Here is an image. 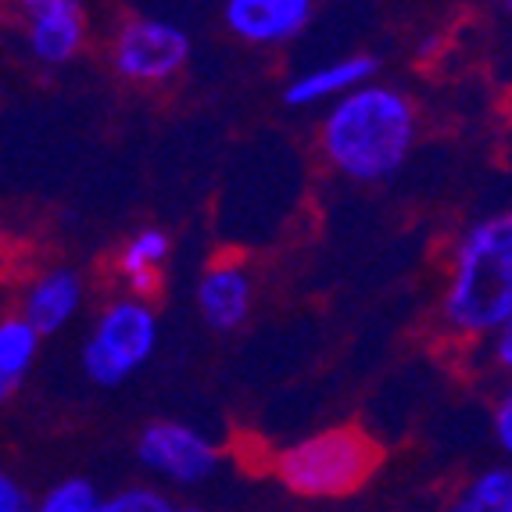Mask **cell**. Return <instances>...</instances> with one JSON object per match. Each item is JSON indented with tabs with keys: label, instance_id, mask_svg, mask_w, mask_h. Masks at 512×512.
<instances>
[{
	"label": "cell",
	"instance_id": "cell-18",
	"mask_svg": "<svg viewBox=\"0 0 512 512\" xmlns=\"http://www.w3.org/2000/svg\"><path fill=\"white\" fill-rule=\"evenodd\" d=\"M495 434H498V444H502L505 455H509V462H512V387L498 398V405H495Z\"/></svg>",
	"mask_w": 512,
	"mask_h": 512
},
{
	"label": "cell",
	"instance_id": "cell-14",
	"mask_svg": "<svg viewBox=\"0 0 512 512\" xmlns=\"http://www.w3.org/2000/svg\"><path fill=\"white\" fill-rule=\"evenodd\" d=\"M444 512H512V466L477 473Z\"/></svg>",
	"mask_w": 512,
	"mask_h": 512
},
{
	"label": "cell",
	"instance_id": "cell-6",
	"mask_svg": "<svg viewBox=\"0 0 512 512\" xmlns=\"http://www.w3.org/2000/svg\"><path fill=\"white\" fill-rule=\"evenodd\" d=\"M137 459L158 477L172 480L180 487L205 484L219 470V444L201 430L176 423V419H158L147 423L137 437Z\"/></svg>",
	"mask_w": 512,
	"mask_h": 512
},
{
	"label": "cell",
	"instance_id": "cell-15",
	"mask_svg": "<svg viewBox=\"0 0 512 512\" xmlns=\"http://www.w3.org/2000/svg\"><path fill=\"white\" fill-rule=\"evenodd\" d=\"M104 498L97 495V487L83 477H69L54 484L47 495L36 502V512H97Z\"/></svg>",
	"mask_w": 512,
	"mask_h": 512
},
{
	"label": "cell",
	"instance_id": "cell-9",
	"mask_svg": "<svg viewBox=\"0 0 512 512\" xmlns=\"http://www.w3.org/2000/svg\"><path fill=\"white\" fill-rule=\"evenodd\" d=\"M251 276L240 269L237 262H219L212 265L201 283H197V308L212 330H237L244 319L251 316Z\"/></svg>",
	"mask_w": 512,
	"mask_h": 512
},
{
	"label": "cell",
	"instance_id": "cell-19",
	"mask_svg": "<svg viewBox=\"0 0 512 512\" xmlns=\"http://www.w3.org/2000/svg\"><path fill=\"white\" fill-rule=\"evenodd\" d=\"M491 355H495V366L512 376V323L491 337Z\"/></svg>",
	"mask_w": 512,
	"mask_h": 512
},
{
	"label": "cell",
	"instance_id": "cell-12",
	"mask_svg": "<svg viewBox=\"0 0 512 512\" xmlns=\"http://www.w3.org/2000/svg\"><path fill=\"white\" fill-rule=\"evenodd\" d=\"M169 233L165 230H140L137 237H129V244L119 255V269L122 276L133 287V298H151L158 291V265L169 258Z\"/></svg>",
	"mask_w": 512,
	"mask_h": 512
},
{
	"label": "cell",
	"instance_id": "cell-16",
	"mask_svg": "<svg viewBox=\"0 0 512 512\" xmlns=\"http://www.w3.org/2000/svg\"><path fill=\"white\" fill-rule=\"evenodd\" d=\"M172 509L176 505L162 491H154V487H126L119 495L104 498L97 512H172Z\"/></svg>",
	"mask_w": 512,
	"mask_h": 512
},
{
	"label": "cell",
	"instance_id": "cell-11",
	"mask_svg": "<svg viewBox=\"0 0 512 512\" xmlns=\"http://www.w3.org/2000/svg\"><path fill=\"white\" fill-rule=\"evenodd\" d=\"M79 301H83V280L72 269H47L29 283L26 298H22V319L40 337H47L76 316Z\"/></svg>",
	"mask_w": 512,
	"mask_h": 512
},
{
	"label": "cell",
	"instance_id": "cell-2",
	"mask_svg": "<svg viewBox=\"0 0 512 512\" xmlns=\"http://www.w3.org/2000/svg\"><path fill=\"white\" fill-rule=\"evenodd\" d=\"M441 316L459 337H495L512 323V212L477 222L459 240Z\"/></svg>",
	"mask_w": 512,
	"mask_h": 512
},
{
	"label": "cell",
	"instance_id": "cell-21",
	"mask_svg": "<svg viewBox=\"0 0 512 512\" xmlns=\"http://www.w3.org/2000/svg\"><path fill=\"white\" fill-rule=\"evenodd\" d=\"M505 15H509V18H512V0H509V4H505Z\"/></svg>",
	"mask_w": 512,
	"mask_h": 512
},
{
	"label": "cell",
	"instance_id": "cell-8",
	"mask_svg": "<svg viewBox=\"0 0 512 512\" xmlns=\"http://www.w3.org/2000/svg\"><path fill=\"white\" fill-rule=\"evenodd\" d=\"M230 33L248 43H287L312 22L308 0H230L222 8Z\"/></svg>",
	"mask_w": 512,
	"mask_h": 512
},
{
	"label": "cell",
	"instance_id": "cell-1",
	"mask_svg": "<svg viewBox=\"0 0 512 512\" xmlns=\"http://www.w3.org/2000/svg\"><path fill=\"white\" fill-rule=\"evenodd\" d=\"M416 144V108L384 83H369L326 111L319 147L326 162L355 183L391 180Z\"/></svg>",
	"mask_w": 512,
	"mask_h": 512
},
{
	"label": "cell",
	"instance_id": "cell-5",
	"mask_svg": "<svg viewBox=\"0 0 512 512\" xmlns=\"http://www.w3.org/2000/svg\"><path fill=\"white\" fill-rule=\"evenodd\" d=\"M115 69L137 83H165L190 61V36L176 22L137 15L115 33Z\"/></svg>",
	"mask_w": 512,
	"mask_h": 512
},
{
	"label": "cell",
	"instance_id": "cell-17",
	"mask_svg": "<svg viewBox=\"0 0 512 512\" xmlns=\"http://www.w3.org/2000/svg\"><path fill=\"white\" fill-rule=\"evenodd\" d=\"M0 512H36V505L29 502V495L22 491L15 477H0Z\"/></svg>",
	"mask_w": 512,
	"mask_h": 512
},
{
	"label": "cell",
	"instance_id": "cell-7",
	"mask_svg": "<svg viewBox=\"0 0 512 512\" xmlns=\"http://www.w3.org/2000/svg\"><path fill=\"white\" fill-rule=\"evenodd\" d=\"M22 15L26 47L40 65H65L83 51L86 11L76 0H29Z\"/></svg>",
	"mask_w": 512,
	"mask_h": 512
},
{
	"label": "cell",
	"instance_id": "cell-3",
	"mask_svg": "<svg viewBox=\"0 0 512 512\" xmlns=\"http://www.w3.org/2000/svg\"><path fill=\"white\" fill-rule=\"evenodd\" d=\"M380 466V444L359 427H333L283 448L276 477L301 498H341L359 491Z\"/></svg>",
	"mask_w": 512,
	"mask_h": 512
},
{
	"label": "cell",
	"instance_id": "cell-13",
	"mask_svg": "<svg viewBox=\"0 0 512 512\" xmlns=\"http://www.w3.org/2000/svg\"><path fill=\"white\" fill-rule=\"evenodd\" d=\"M40 351V333L22 316H11L0 323V391L11 394L29 376Z\"/></svg>",
	"mask_w": 512,
	"mask_h": 512
},
{
	"label": "cell",
	"instance_id": "cell-20",
	"mask_svg": "<svg viewBox=\"0 0 512 512\" xmlns=\"http://www.w3.org/2000/svg\"><path fill=\"white\" fill-rule=\"evenodd\" d=\"M172 512H205V509H172Z\"/></svg>",
	"mask_w": 512,
	"mask_h": 512
},
{
	"label": "cell",
	"instance_id": "cell-4",
	"mask_svg": "<svg viewBox=\"0 0 512 512\" xmlns=\"http://www.w3.org/2000/svg\"><path fill=\"white\" fill-rule=\"evenodd\" d=\"M158 319L140 298H122L101 312L83 344V373L101 387H115L151 359Z\"/></svg>",
	"mask_w": 512,
	"mask_h": 512
},
{
	"label": "cell",
	"instance_id": "cell-10",
	"mask_svg": "<svg viewBox=\"0 0 512 512\" xmlns=\"http://www.w3.org/2000/svg\"><path fill=\"white\" fill-rule=\"evenodd\" d=\"M376 76V58L369 54H351V58L330 61V65H319L312 72H301L287 83L283 90V101L291 108H312L319 101H330V97H348L362 86H369V79Z\"/></svg>",
	"mask_w": 512,
	"mask_h": 512
}]
</instances>
